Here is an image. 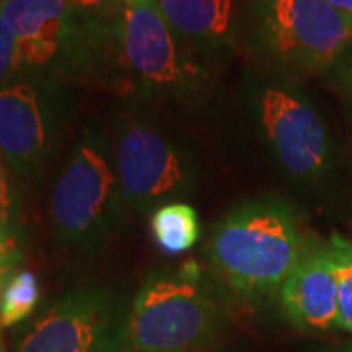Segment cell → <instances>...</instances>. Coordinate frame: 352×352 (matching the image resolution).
<instances>
[{
	"label": "cell",
	"instance_id": "3957f363",
	"mask_svg": "<svg viewBox=\"0 0 352 352\" xmlns=\"http://www.w3.org/2000/svg\"><path fill=\"white\" fill-rule=\"evenodd\" d=\"M221 331V309L190 270L147 282L116 333L126 352H201Z\"/></svg>",
	"mask_w": 352,
	"mask_h": 352
},
{
	"label": "cell",
	"instance_id": "277c9868",
	"mask_svg": "<svg viewBox=\"0 0 352 352\" xmlns=\"http://www.w3.org/2000/svg\"><path fill=\"white\" fill-rule=\"evenodd\" d=\"M110 157L94 131H87L67 157L50 198L51 229L63 247L100 245L126 208Z\"/></svg>",
	"mask_w": 352,
	"mask_h": 352
},
{
	"label": "cell",
	"instance_id": "7402d4cb",
	"mask_svg": "<svg viewBox=\"0 0 352 352\" xmlns=\"http://www.w3.org/2000/svg\"><path fill=\"white\" fill-rule=\"evenodd\" d=\"M349 57H346V63H344V76H346V82H349V87L352 90V51L346 53Z\"/></svg>",
	"mask_w": 352,
	"mask_h": 352
},
{
	"label": "cell",
	"instance_id": "8992f818",
	"mask_svg": "<svg viewBox=\"0 0 352 352\" xmlns=\"http://www.w3.org/2000/svg\"><path fill=\"white\" fill-rule=\"evenodd\" d=\"M112 163L124 206L135 212L176 201L188 194L194 182V168L182 147L159 127L138 120L118 127Z\"/></svg>",
	"mask_w": 352,
	"mask_h": 352
},
{
	"label": "cell",
	"instance_id": "ac0fdd59",
	"mask_svg": "<svg viewBox=\"0 0 352 352\" xmlns=\"http://www.w3.org/2000/svg\"><path fill=\"white\" fill-rule=\"evenodd\" d=\"M6 164L0 157V226L12 227L16 217V198H14L12 186L6 175Z\"/></svg>",
	"mask_w": 352,
	"mask_h": 352
},
{
	"label": "cell",
	"instance_id": "9a60e30c",
	"mask_svg": "<svg viewBox=\"0 0 352 352\" xmlns=\"http://www.w3.org/2000/svg\"><path fill=\"white\" fill-rule=\"evenodd\" d=\"M329 251L339 286V329L352 335V241L342 235H333L329 239Z\"/></svg>",
	"mask_w": 352,
	"mask_h": 352
},
{
	"label": "cell",
	"instance_id": "9c48e42d",
	"mask_svg": "<svg viewBox=\"0 0 352 352\" xmlns=\"http://www.w3.org/2000/svg\"><path fill=\"white\" fill-rule=\"evenodd\" d=\"M118 51L127 71L149 90L175 92L190 85L192 71L157 0H124Z\"/></svg>",
	"mask_w": 352,
	"mask_h": 352
},
{
	"label": "cell",
	"instance_id": "8fae6325",
	"mask_svg": "<svg viewBox=\"0 0 352 352\" xmlns=\"http://www.w3.org/2000/svg\"><path fill=\"white\" fill-rule=\"evenodd\" d=\"M278 294L294 327L309 333L339 327V286L329 243L307 241Z\"/></svg>",
	"mask_w": 352,
	"mask_h": 352
},
{
	"label": "cell",
	"instance_id": "44dd1931",
	"mask_svg": "<svg viewBox=\"0 0 352 352\" xmlns=\"http://www.w3.org/2000/svg\"><path fill=\"white\" fill-rule=\"evenodd\" d=\"M96 352H126V351H124V346L120 344L118 335H116V337H110V339L106 340V342H104Z\"/></svg>",
	"mask_w": 352,
	"mask_h": 352
},
{
	"label": "cell",
	"instance_id": "e0dca14e",
	"mask_svg": "<svg viewBox=\"0 0 352 352\" xmlns=\"http://www.w3.org/2000/svg\"><path fill=\"white\" fill-rule=\"evenodd\" d=\"M22 254L18 249V239L14 227L0 226V280L16 270Z\"/></svg>",
	"mask_w": 352,
	"mask_h": 352
},
{
	"label": "cell",
	"instance_id": "ba28073f",
	"mask_svg": "<svg viewBox=\"0 0 352 352\" xmlns=\"http://www.w3.org/2000/svg\"><path fill=\"white\" fill-rule=\"evenodd\" d=\"M258 122L286 173L303 182H319L331 166V139L319 112L302 94L266 87L258 98Z\"/></svg>",
	"mask_w": 352,
	"mask_h": 352
},
{
	"label": "cell",
	"instance_id": "52a82bcc",
	"mask_svg": "<svg viewBox=\"0 0 352 352\" xmlns=\"http://www.w3.org/2000/svg\"><path fill=\"white\" fill-rule=\"evenodd\" d=\"M65 116L63 92L51 78L0 88V157L14 175H39L59 145Z\"/></svg>",
	"mask_w": 352,
	"mask_h": 352
},
{
	"label": "cell",
	"instance_id": "5bb4252c",
	"mask_svg": "<svg viewBox=\"0 0 352 352\" xmlns=\"http://www.w3.org/2000/svg\"><path fill=\"white\" fill-rule=\"evenodd\" d=\"M41 298L38 276L32 270L16 268L0 280V329L22 323L38 307Z\"/></svg>",
	"mask_w": 352,
	"mask_h": 352
},
{
	"label": "cell",
	"instance_id": "30bf717a",
	"mask_svg": "<svg viewBox=\"0 0 352 352\" xmlns=\"http://www.w3.org/2000/svg\"><path fill=\"white\" fill-rule=\"evenodd\" d=\"M112 302L104 292L75 289L28 329L18 352H96L112 337Z\"/></svg>",
	"mask_w": 352,
	"mask_h": 352
},
{
	"label": "cell",
	"instance_id": "2e32d148",
	"mask_svg": "<svg viewBox=\"0 0 352 352\" xmlns=\"http://www.w3.org/2000/svg\"><path fill=\"white\" fill-rule=\"evenodd\" d=\"M22 71L24 67L18 38L14 34L12 25L0 14V88L16 82Z\"/></svg>",
	"mask_w": 352,
	"mask_h": 352
},
{
	"label": "cell",
	"instance_id": "6da1fadb",
	"mask_svg": "<svg viewBox=\"0 0 352 352\" xmlns=\"http://www.w3.org/2000/svg\"><path fill=\"white\" fill-rule=\"evenodd\" d=\"M305 243L286 204L251 201L217 223L210 241V261L237 294L261 298L280 289L300 261Z\"/></svg>",
	"mask_w": 352,
	"mask_h": 352
},
{
	"label": "cell",
	"instance_id": "7c38bea8",
	"mask_svg": "<svg viewBox=\"0 0 352 352\" xmlns=\"http://www.w3.org/2000/svg\"><path fill=\"white\" fill-rule=\"evenodd\" d=\"M170 30L200 45L223 47L231 38L233 0H157Z\"/></svg>",
	"mask_w": 352,
	"mask_h": 352
},
{
	"label": "cell",
	"instance_id": "ffe728a7",
	"mask_svg": "<svg viewBox=\"0 0 352 352\" xmlns=\"http://www.w3.org/2000/svg\"><path fill=\"white\" fill-rule=\"evenodd\" d=\"M329 6H333L335 10H339L340 14L352 18V0H325Z\"/></svg>",
	"mask_w": 352,
	"mask_h": 352
},
{
	"label": "cell",
	"instance_id": "7a4b0ae2",
	"mask_svg": "<svg viewBox=\"0 0 352 352\" xmlns=\"http://www.w3.org/2000/svg\"><path fill=\"white\" fill-rule=\"evenodd\" d=\"M18 38L22 67L43 78L90 73L118 50V16L82 10L67 0H0Z\"/></svg>",
	"mask_w": 352,
	"mask_h": 352
},
{
	"label": "cell",
	"instance_id": "cb8c5ba5",
	"mask_svg": "<svg viewBox=\"0 0 352 352\" xmlns=\"http://www.w3.org/2000/svg\"><path fill=\"white\" fill-rule=\"evenodd\" d=\"M351 352H352V351H351Z\"/></svg>",
	"mask_w": 352,
	"mask_h": 352
},
{
	"label": "cell",
	"instance_id": "d6986e66",
	"mask_svg": "<svg viewBox=\"0 0 352 352\" xmlns=\"http://www.w3.org/2000/svg\"><path fill=\"white\" fill-rule=\"evenodd\" d=\"M67 2L75 4L82 10L96 14H118L124 4V0H67Z\"/></svg>",
	"mask_w": 352,
	"mask_h": 352
},
{
	"label": "cell",
	"instance_id": "5b68a950",
	"mask_svg": "<svg viewBox=\"0 0 352 352\" xmlns=\"http://www.w3.org/2000/svg\"><path fill=\"white\" fill-rule=\"evenodd\" d=\"M252 36L280 67L319 75L352 47V18L325 0H254Z\"/></svg>",
	"mask_w": 352,
	"mask_h": 352
},
{
	"label": "cell",
	"instance_id": "603a6c76",
	"mask_svg": "<svg viewBox=\"0 0 352 352\" xmlns=\"http://www.w3.org/2000/svg\"><path fill=\"white\" fill-rule=\"evenodd\" d=\"M0 352H6V344H4V337H2V329H0Z\"/></svg>",
	"mask_w": 352,
	"mask_h": 352
},
{
	"label": "cell",
	"instance_id": "4fadbf2b",
	"mask_svg": "<svg viewBox=\"0 0 352 352\" xmlns=\"http://www.w3.org/2000/svg\"><path fill=\"white\" fill-rule=\"evenodd\" d=\"M151 231L164 254H182L200 239V219L190 204L170 201L153 212Z\"/></svg>",
	"mask_w": 352,
	"mask_h": 352
}]
</instances>
